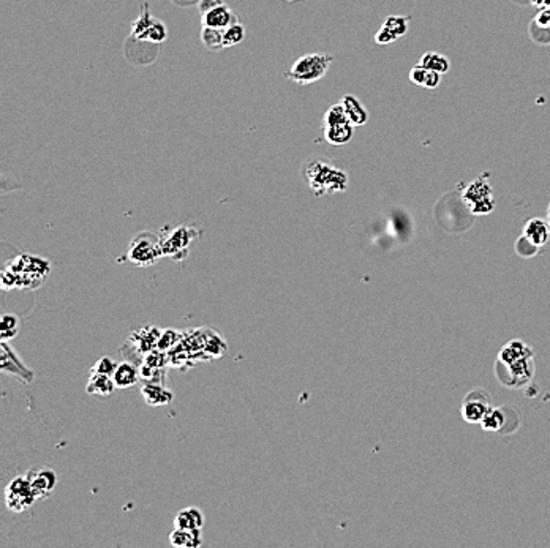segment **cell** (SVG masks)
<instances>
[{
    "label": "cell",
    "instance_id": "1",
    "mask_svg": "<svg viewBox=\"0 0 550 548\" xmlns=\"http://www.w3.org/2000/svg\"><path fill=\"white\" fill-rule=\"evenodd\" d=\"M304 175L315 196L342 193L348 187V174L322 160H310L304 167Z\"/></svg>",
    "mask_w": 550,
    "mask_h": 548
},
{
    "label": "cell",
    "instance_id": "2",
    "mask_svg": "<svg viewBox=\"0 0 550 548\" xmlns=\"http://www.w3.org/2000/svg\"><path fill=\"white\" fill-rule=\"evenodd\" d=\"M332 62L334 57L331 54L313 53L300 56L297 61L292 63V67L285 73V78L300 86L313 84L326 76Z\"/></svg>",
    "mask_w": 550,
    "mask_h": 548
},
{
    "label": "cell",
    "instance_id": "3",
    "mask_svg": "<svg viewBox=\"0 0 550 548\" xmlns=\"http://www.w3.org/2000/svg\"><path fill=\"white\" fill-rule=\"evenodd\" d=\"M487 174L472 180L462 193V202L472 215H489L495 210V198L492 187L486 179Z\"/></svg>",
    "mask_w": 550,
    "mask_h": 548
},
{
    "label": "cell",
    "instance_id": "4",
    "mask_svg": "<svg viewBox=\"0 0 550 548\" xmlns=\"http://www.w3.org/2000/svg\"><path fill=\"white\" fill-rule=\"evenodd\" d=\"M322 133H325V140L332 145H345L353 140L355 123L348 119L340 103L326 111L322 120Z\"/></svg>",
    "mask_w": 550,
    "mask_h": 548
},
{
    "label": "cell",
    "instance_id": "5",
    "mask_svg": "<svg viewBox=\"0 0 550 548\" xmlns=\"http://www.w3.org/2000/svg\"><path fill=\"white\" fill-rule=\"evenodd\" d=\"M127 258L130 262L139 267H149L163 258V247H161V237L153 232L143 231L131 240Z\"/></svg>",
    "mask_w": 550,
    "mask_h": 548
},
{
    "label": "cell",
    "instance_id": "6",
    "mask_svg": "<svg viewBox=\"0 0 550 548\" xmlns=\"http://www.w3.org/2000/svg\"><path fill=\"white\" fill-rule=\"evenodd\" d=\"M496 378L504 387L509 389H519V387L528 386L531 383L534 376V359L528 357V359L519 361L514 363H495Z\"/></svg>",
    "mask_w": 550,
    "mask_h": 548
},
{
    "label": "cell",
    "instance_id": "7",
    "mask_svg": "<svg viewBox=\"0 0 550 548\" xmlns=\"http://www.w3.org/2000/svg\"><path fill=\"white\" fill-rule=\"evenodd\" d=\"M200 236L193 226L180 224L178 228L168 232L165 237H161V247H163V257L171 259H185L190 244Z\"/></svg>",
    "mask_w": 550,
    "mask_h": 548
},
{
    "label": "cell",
    "instance_id": "8",
    "mask_svg": "<svg viewBox=\"0 0 550 548\" xmlns=\"http://www.w3.org/2000/svg\"><path fill=\"white\" fill-rule=\"evenodd\" d=\"M35 501L36 496L27 476H16L5 488V504L11 512H24Z\"/></svg>",
    "mask_w": 550,
    "mask_h": 548
},
{
    "label": "cell",
    "instance_id": "9",
    "mask_svg": "<svg viewBox=\"0 0 550 548\" xmlns=\"http://www.w3.org/2000/svg\"><path fill=\"white\" fill-rule=\"evenodd\" d=\"M160 335H161V331L156 326H146V327L138 329V331H135L133 334L130 335V340H128V345L135 351L131 353L130 349L122 348V353L126 356H130V357L131 356L138 357L139 365H141L144 356L148 354L149 351L157 348Z\"/></svg>",
    "mask_w": 550,
    "mask_h": 548
},
{
    "label": "cell",
    "instance_id": "10",
    "mask_svg": "<svg viewBox=\"0 0 550 548\" xmlns=\"http://www.w3.org/2000/svg\"><path fill=\"white\" fill-rule=\"evenodd\" d=\"M0 370H2V373L16 376L26 384L34 383L35 379L34 371L19 359L18 354L9 345V341L0 343Z\"/></svg>",
    "mask_w": 550,
    "mask_h": 548
},
{
    "label": "cell",
    "instance_id": "11",
    "mask_svg": "<svg viewBox=\"0 0 550 548\" xmlns=\"http://www.w3.org/2000/svg\"><path fill=\"white\" fill-rule=\"evenodd\" d=\"M490 408V396L484 389H473L465 396L462 401V418L468 423H481Z\"/></svg>",
    "mask_w": 550,
    "mask_h": 548
},
{
    "label": "cell",
    "instance_id": "12",
    "mask_svg": "<svg viewBox=\"0 0 550 548\" xmlns=\"http://www.w3.org/2000/svg\"><path fill=\"white\" fill-rule=\"evenodd\" d=\"M26 476L29 477V480H31V485L34 488L36 500L48 498V496L54 492V488L57 485V476L54 470H51V467H46V466L34 467V470L29 471Z\"/></svg>",
    "mask_w": 550,
    "mask_h": 548
},
{
    "label": "cell",
    "instance_id": "13",
    "mask_svg": "<svg viewBox=\"0 0 550 548\" xmlns=\"http://www.w3.org/2000/svg\"><path fill=\"white\" fill-rule=\"evenodd\" d=\"M409 16H387L375 35L377 45H391L403 35H407Z\"/></svg>",
    "mask_w": 550,
    "mask_h": 548
},
{
    "label": "cell",
    "instance_id": "14",
    "mask_svg": "<svg viewBox=\"0 0 550 548\" xmlns=\"http://www.w3.org/2000/svg\"><path fill=\"white\" fill-rule=\"evenodd\" d=\"M234 23H238V14L225 2L201 14V24L206 27H215L225 31L226 27L233 26Z\"/></svg>",
    "mask_w": 550,
    "mask_h": 548
},
{
    "label": "cell",
    "instance_id": "15",
    "mask_svg": "<svg viewBox=\"0 0 550 548\" xmlns=\"http://www.w3.org/2000/svg\"><path fill=\"white\" fill-rule=\"evenodd\" d=\"M141 396L149 406H166L174 398V393L165 384L152 383H141Z\"/></svg>",
    "mask_w": 550,
    "mask_h": 548
},
{
    "label": "cell",
    "instance_id": "16",
    "mask_svg": "<svg viewBox=\"0 0 550 548\" xmlns=\"http://www.w3.org/2000/svg\"><path fill=\"white\" fill-rule=\"evenodd\" d=\"M528 357H533L531 346H528L522 340H511L501 348L500 354H498V362L514 363L519 361L528 359Z\"/></svg>",
    "mask_w": 550,
    "mask_h": 548
},
{
    "label": "cell",
    "instance_id": "17",
    "mask_svg": "<svg viewBox=\"0 0 550 548\" xmlns=\"http://www.w3.org/2000/svg\"><path fill=\"white\" fill-rule=\"evenodd\" d=\"M524 236L534 245L542 248L550 240V224L542 218H530L524 226Z\"/></svg>",
    "mask_w": 550,
    "mask_h": 548
},
{
    "label": "cell",
    "instance_id": "18",
    "mask_svg": "<svg viewBox=\"0 0 550 548\" xmlns=\"http://www.w3.org/2000/svg\"><path fill=\"white\" fill-rule=\"evenodd\" d=\"M340 105L343 106L345 113H347L348 119L355 123V127H362L369 122V111L362 105V101L355 95H343L340 100Z\"/></svg>",
    "mask_w": 550,
    "mask_h": 548
},
{
    "label": "cell",
    "instance_id": "19",
    "mask_svg": "<svg viewBox=\"0 0 550 548\" xmlns=\"http://www.w3.org/2000/svg\"><path fill=\"white\" fill-rule=\"evenodd\" d=\"M113 379L117 389H127L139 383V365L131 361H126L117 365L113 373Z\"/></svg>",
    "mask_w": 550,
    "mask_h": 548
},
{
    "label": "cell",
    "instance_id": "20",
    "mask_svg": "<svg viewBox=\"0 0 550 548\" xmlns=\"http://www.w3.org/2000/svg\"><path fill=\"white\" fill-rule=\"evenodd\" d=\"M117 389L114 384L113 376L109 375H100V373H91L89 379L86 384V392L91 396L97 397H109L113 396L114 391Z\"/></svg>",
    "mask_w": 550,
    "mask_h": 548
},
{
    "label": "cell",
    "instance_id": "21",
    "mask_svg": "<svg viewBox=\"0 0 550 548\" xmlns=\"http://www.w3.org/2000/svg\"><path fill=\"white\" fill-rule=\"evenodd\" d=\"M409 81L416 86L424 87V89L434 91L439 86V83H442V75L437 71H432L429 68L422 67L421 63H417L412 70H409Z\"/></svg>",
    "mask_w": 550,
    "mask_h": 548
},
{
    "label": "cell",
    "instance_id": "22",
    "mask_svg": "<svg viewBox=\"0 0 550 548\" xmlns=\"http://www.w3.org/2000/svg\"><path fill=\"white\" fill-rule=\"evenodd\" d=\"M170 542L175 548H198L203 545L201 529H179L174 528L170 534Z\"/></svg>",
    "mask_w": 550,
    "mask_h": 548
},
{
    "label": "cell",
    "instance_id": "23",
    "mask_svg": "<svg viewBox=\"0 0 550 548\" xmlns=\"http://www.w3.org/2000/svg\"><path fill=\"white\" fill-rule=\"evenodd\" d=\"M204 514L198 507L182 509L174 518V528L179 529H203Z\"/></svg>",
    "mask_w": 550,
    "mask_h": 548
},
{
    "label": "cell",
    "instance_id": "24",
    "mask_svg": "<svg viewBox=\"0 0 550 548\" xmlns=\"http://www.w3.org/2000/svg\"><path fill=\"white\" fill-rule=\"evenodd\" d=\"M508 423V418H506V408H489V411L484 415L481 420V427L484 432L490 433H503Z\"/></svg>",
    "mask_w": 550,
    "mask_h": 548
},
{
    "label": "cell",
    "instance_id": "25",
    "mask_svg": "<svg viewBox=\"0 0 550 548\" xmlns=\"http://www.w3.org/2000/svg\"><path fill=\"white\" fill-rule=\"evenodd\" d=\"M153 21H156V18L151 14L148 4H143L141 13H139V16L136 18L135 23L131 24V36L139 41H146V35H148V31Z\"/></svg>",
    "mask_w": 550,
    "mask_h": 548
},
{
    "label": "cell",
    "instance_id": "26",
    "mask_svg": "<svg viewBox=\"0 0 550 548\" xmlns=\"http://www.w3.org/2000/svg\"><path fill=\"white\" fill-rule=\"evenodd\" d=\"M201 43L210 53H218V51L225 49L223 45V31L215 27H206L203 26L201 29Z\"/></svg>",
    "mask_w": 550,
    "mask_h": 548
},
{
    "label": "cell",
    "instance_id": "27",
    "mask_svg": "<svg viewBox=\"0 0 550 548\" xmlns=\"http://www.w3.org/2000/svg\"><path fill=\"white\" fill-rule=\"evenodd\" d=\"M422 67L429 68L432 71H437L439 73V75H446L447 71H449L451 68V62L449 58H447L446 56L439 54V53H435V51H430V53H425L422 57H421V62H419Z\"/></svg>",
    "mask_w": 550,
    "mask_h": 548
},
{
    "label": "cell",
    "instance_id": "28",
    "mask_svg": "<svg viewBox=\"0 0 550 548\" xmlns=\"http://www.w3.org/2000/svg\"><path fill=\"white\" fill-rule=\"evenodd\" d=\"M166 370L151 367L148 363L139 365V383H152V384H165Z\"/></svg>",
    "mask_w": 550,
    "mask_h": 548
},
{
    "label": "cell",
    "instance_id": "29",
    "mask_svg": "<svg viewBox=\"0 0 550 548\" xmlns=\"http://www.w3.org/2000/svg\"><path fill=\"white\" fill-rule=\"evenodd\" d=\"M245 40V27L244 24H240L239 21L238 23H234L233 26L226 27L223 31V45L225 48H231V46H236V45H240L242 41Z\"/></svg>",
    "mask_w": 550,
    "mask_h": 548
},
{
    "label": "cell",
    "instance_id": "30",
    "mask_svg": "<svg viewBox=\"0 0 550 548\" xmlns=\"http://www.w3.org/2000/svg\"><path fill=\"white\" fill-rule=\"evenodd\" d=\"M19 331V318L16 315H4L0 321V338L2 341L13 340Z\"/></svg>",
    "mask_w": 550,
    "mask_h": 548
},
{
    "label": "cell",
    "instance_id": "31",
    "mask_svg": "<svg viewBox=\"0 0 550 548\" xmlns=\"http://www.w3.org/2000/svg\"><path fill=\"white\" fill-rule=\"evenodd\" d=\"M514 250L516 253L519 254L520 258L524 259H530V258H534L536 254L539 253L541 248L538 245H534L531 240H528L524 234L520 236L517 240H516V245H514Z\"/></svg>",
    "mask_w": 550,
    "mask_h": 548
},
{
    "label": "cell",
    "instance_id": "32",
    "mask_svg": "<svg viewBox=\"0 0 550 548\" xmlns=\"http://www.w3.org/2000/svg\"><path fill=\"white\" fill-rule=\"evenodd\" d=\"M143 363H148L151 367L157 368H166V365H170V353L156 348L144 356Z\"/></svg>",
    "mask_w": 550,
    "mask_h": 548
},
{
    "label": "cell",
    "instance_id": "33",
    "mask_svg": "<svg viewBox=\"0 0 550 548\" xmlns=\"http://www.w3.org/2000/svg\"><path fill=\"white\" fill-rule=\"evenodd\" d=\"M182 334L178 331H173V329H166V331H161V335L158 338V345L157 348L161 351H168L170 353L171 349L179 345Z\"/></svg>",
    "mask_w": 550,
    "mask_h": 548
},
{
    "label": "cell",
    "instance_id": "34",
    "mask_svg": "<svg viewBox=\"0 0 550 548\" xmlns=\"http://www.w3.org/2000/svg\"><path fill=\"white\" fill-rule=\"evenodd\" d=\"M168 38V31H166V26L161 23V21L156 19L152 23V26L149 27L148 31V35H146V41L148 43H156V45H160V43H163L165 40Z\"/></svg>",
    "mask_w": 550,
    "mask_h": 548
},
{
    "label": "cell",
    "instance_id": "35",
    "mask_svg": "<svg viewBox=\"0 0 550 548\" xmlns=\"http://www.w3.org/2000/svg\"><path fill=\"white\" fill-rule=\"evenodd\" d=\"M117 365L114 359H111V357H101V359H98L97 362H95V365L92 367V373H100V375H109L113 376V373L117 368Z\"/></svg>",
    "mask_w": 550,
    "mask_h": 548
},
{
    "label": "cell",
    "instance_id": "36",
    "mask_svg": "<svg viewBox=\"0 0 550 548\" xmlns=\"http://www.w3.org/2000/svg\"><path fill=\"white\" fill-rule=\"evenodd\" d=\"M223 0H200V5H198V9H200V13H206L209 11L210 9H214V6L222 4Z\"/></svg>",
    "mask_w": 550,
    "mask_h": 548
},
{
    "label": "cell",
    "instance_id": "37",
    "mask_svg": "<svg viewBox=\"0 0 550 548\" xmlns=\"http://www.w3.org/2000/svg\"><path fill=\"white\" fill-rule=\"evenodd\" d=\"M531 2L539 9H550V0H531Z\"/></svg>",
    "mask_w": 550,
    "mask_h": 548
},
{
    "label": "cell",
    "instance_id": "38",
    "mask_svg": "<svg viewBox=\"0 0 550 548\" xmlns=\"http://www.w3.org/2000/svg\"><path fill=\"white\" fill-rule=\"evenodd\" d=\"M547 222L550 224V202H549V209H547Z\"/></svg>",
    "mask_w": 550,
    "mask_h": 548
},
{
    "label": "cell",
    "instance_id": "39",
    "mask_svg": "<svg viewBox=\"0 0 550 548\" xmlns=\"http://www.w3.org/2000/svg\"><path fill=\"white\" fill-rule=\"evenodd\" d=\"M292 2H302V0H292Z\"/></svg>",
    "mask_w": 550,
    "mask_h": 548
}]
</instances>
